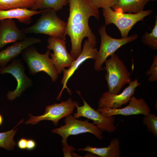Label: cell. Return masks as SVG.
Returning a JSON list of instances; mask_svg holds the SVG:
<instances>
[{
    "label": "cell",
    "instance_id": "277c9868",
    "mask_svg": "<svg viewBox=\"0 0 157 157\" xmlns=\"http://www.w3.org/2000/svg\"><path fill=\"white\" fill-rule=\"evenodd\" d=\"M50 54L49 50L44 54L39 53L33 45L27 47L21 53L22 60L26 63L30 74L44 72L50 76L52 82H55L58 78V74L49 57Z\"/></svg>",
    "mask_w": 157,
    "mask_h": 157
},
{
    "label": "cell",
    "instance_id": "9a60e30c",
    "mask_svg": "<svg viewBox=\"0 0 157 157\" xmlns=\"http://www.w3.org/2000/svg\"><path fill=\"white\" fill-rule=\"evenodd\" d=\"M26 34L19 29L13 19H5L0 21V51L4 46L24 39Z\"/></svg>",
    "mask_w": 157,
    "mask_h": 157
},
{
    "label": "cell",
    "instance_id": "d6986e66",
    "mask_svg": "<svg viewBox=\"0 0 157 157\" xmlns=\"http://www.w3.org/2000/svg\"><path fill=\"white\" fill-rule=\"evenodd\" d=\"M150 0H118L112 8L116 12L137 13L144 10Z\"/></svg>",
    "mask_w": 157,
    "mask_h": 157
},
{
    "label": "cell",
    "instance_id": "3957f363",
    "mask_svg": "<svg viewBox=\"0 0 157 157\" xmlns=\"http://www.w3.org/2000/svg\"><path fill=\"white\" fill-rule=\"evenodd\" d=\"M104 63V68L106 71L105 78L108 88V91L114 94H119L123 87L131 81V74L124 62L114 53Z\"/></svg>",
    "mask_w": 157,
    "mask_h": 157
},
{
    "label": "cell",
    "instance_id": "5bb4252c",
    "mask_svg": "<svg viewBox=\"0 0 157 157\" xmlns=\"http://www.w3.org/2000/svg\"><path fill=\"white\" fill-rule=\"evenodd\" d=\"M96 110L106 117L118 115L129 116L141 114L144 115L150 112L149 106L143 99H138L133 95L131 97L129 104L124 108H98Z\"/></svg>",
    "mask_w": 157,
    "mask_h": 157
},
{
    "label": "cell",
    "instance_id": "83f0119b",
    "mask_svg": "<svg viewBox=\"0 0 157 157\" xmlns=\"http://www.w3.org/2000/svg\"><path fill=\"white\" fill-rule=\"evenodd\" d=\"M27 140L24 138L20 139L17 142V145L18 148L23 150L26 149Z\"/></svg>",
    "mask_w": 157,
    "mask_h": 157
},
{
    "label": "cell",
    "instance_id": "9c48e42d",
    "mask_svg": "<svg viewBox=\"0 0 157 157\" xmlns=\"http://www.w3.org/2000/svg\"><path fill=\"white\" fill-rule=\"evenodd\" d=\"M76 101H72L71 98L60 103H54L46 106L44 113L42 115L35 116L28 114L30 117L25 122L26 124L35 125L43 120L51 121L57 126L58 122L62 118L73 113L76 107Z\"/></svg>",
    "mask_w": 157,
    "mask_h": 157
},
{
    "label": "cell",
    "instance_id": "cb8c5ba5",
    "mask_svg": "<svg viewBox=\"0 0 157 157\" xmlns=\"http://www.w3.org/2000/svg\"><path fill=\"white\" fill-rule=\"evenodd\" d=\"M142 123L145 125L147 131L157 137V117L154 113H149L144 115Z\"/></svg>",
    "mask_w": 157,
    "mask_h": 157
},
{
    "label": "cell",
    "instance_id": "e0dca14e",
    "mask_svg": "<svg viewBox=\"0 0 157 157\" xmlns=\"http://www.w3.org/2000/svg\"><path fill=\"white\" fill-rule=\"evenodd\" d=\"M44 10H34L25 8L0 10V21L6 19H16L20 23L28 25L31 22L33 16L40 14Z\"/></svg>",
    "mask_w": 157,
    "mask_h": 157
},
{
    "label": "cell",
    "instance_id": "5b68a950",
    "mask_svg": "<svg viewBox=\"0 0 157 157\" xmlns=\"http://www.w3.org/2000/svg\"><path fill=\"white\" fill-rule=\"evenodd\" d=\"M65 124L60 127L54 129L52 133H56L62 138V145L66 147L69 145L67 142L68 137L80 134L89 133L94 135L98 139L101 140L103 136V133L96 125L89 122V119L85 121L79 120L74 118L71 115L66 117L64 120Z\"/></svg>",
    "mask_w": 157,
    "mask_h": 157
},
{
    "label": "cell",
    "instance_id": "8fae6325",
    "mask_svg": "<svg viewBox=\"0 0 157 157\" xmlns=\"http://www.w3.org/2000/svg\"><path fill=\"white\" fill-rule=\"evenodd\" d=\"M47 42L48 50L53 52L50 54L52 62L57 74H60L65 68L69 67L75 60L67 50L65 40L50 37Z\"/></svg>",
    "mask_w": 157,
    "mask_h": 157
},
{
    "label": "cell",
    "instance_id": "30bf717a",
    "mask_svg": "<svg viewBox=\"0 0 157 157\" xmlns=\"http://www.w3.org/2000/svg\"><path fill=\"white\" fill-rule=\"evenodd\" d=\"M82 99L83 105L79 106L78 102L76 101L75 106L77 108L76 112L74 113L73 117L77 119L80 117H84L93 121V123L96 124L101 131H107L109 133H113L116 129L114 125L115 118L114 116L106 117L103 116L99 111L92 108L83 98L79 91H77Z\"/></svg>",
    "mask_w": 157,
    "mask_h": 157
},
{
    "label": "cell",
    "instance_id": "ffe728a7",
    "mask_svg": "<svg viewBox=\"0 0 157 157\" xmlns=\"http://www.w3.org/2000/svg\"><path fill=\"white\" fill-rule=\"evenodd\" d=\"M68 3V0H37L30 9L34 10L51 9L56 12Z\"/></svg>",
    "mask_w": 157,
    "mask_h": 157
},
{
    "label": "cell",
    "instance_id": "f1b7e54d",
    "mask_svg": "<svg viewBox=\"0 0 157 157\" xmlns=\"http://www.w3.org/2000/svg\"><path fill=\"white\" fill-rule=\"evenodd\" d=\"M36 146L35 141L33 139L27 140L26 149L31 150L34 149Z\"/></svg>",
    "mask_w": 157,
    "mask_h": 157
},
{
    "label": "cell",
    "instance_id": "7c38bea8",
    "mask_svg": "<svg viewBox=\"0 0 157 157\" xmlns=\"http://www.w3.org/2000/svg\"><path fill=\"white\" fill-rule=\"evenodd\" d=\"M138 79H136L131 81L129 85L120 93L114 94L105 91L100 98L98 104V108H118L129 102L135 94L136 88L140 85Z\"/></svg>",
    "mask_w": 157,
    "mask_h": 157
},
{
    "label": "cell",
    "instance_id": "7402d4cb",
    "mask_svg": "<svg viewBox=\"0 0 157 157\" xmlns=\"http://www.w3.org/2000/svg\"><path fill=\"white\" fill-rule=\"evenodd\" d=\"M24 120V119H21L18 124L12 130L0 133V147L8 151H11L14 149L16 144L13 138L18 129H14L18 125L23 122Z\"/></svg>",
    "mask_w": 157,
    "mask_h": 157
},
{
    "label": "cell",
    "instance_id": "d4e9b609",
    "mask_svg": "<svg viewBox=\"0 0 157 157\" xmlns=\"http://www.w3.org/2000/svg\"><path fill=\"white\" fill-rule=\"evenodd\" d=\"M146 74L149 76L148 80L150 82H154L157 80V56L155 55L149 70L146 71Z\"/></svg>",
    "mask_w": 157,
    "mask_h": 157
},
{
    "label": "cell",
    "instance_id": "ac0fdd59",
    "mask_svg": "<svg viewBox=\"0 0 157 157\" xmlns=\"http://www.w3.org/2000/svg\"><path fill=\"white\" fill-rule=\"evenodd\" d=\"M120 142L119 139L114 138L111 140L107 147L97 148L89 145L83 148L78 149V151H84L92 153L101 157H119L121 155Z\"/></svg>",
    "mask_w": 157,
    "mask_h": 157
},
{
    "label": "cell",
    "instance_id": "484cf974",
    "mask_svg": "<svg viewBox=\"0 0 157 157\" xmlns=\"http://www.w3.org/2000/svg\"><path fill=\"white\" fill-rule=\"evenodd\" d=\"M118 0H91L93 5L96 8H111L117 3Z\"/></svg>",
    "mask_w": 157,
    "mask_h": 157
},
{
    "label": "cell",
    "instance_id": "7a4b0ae2",
    "mask_svg": "<svg viewBox=\"0 0 157 157\" xmlns=\"http://www.w3.org/2000/svg\"><path fill=\"white\" fill-rule=\"evenodd\" d=\"M57 12L50 8L44 10L35 23L22 30L26 34H44L65 40L67 22L60 19L56 14Z\"/></svg>",
    "mask_w": 157,
    "mask_h": 157
},
{
    "label": "cell",
    "instance_id": "4316f807",
    "mask_svg": "<svg viewBox=\"0 0 157 157\" xmlns=\"http://www.w3.org/2000/svg\"><path fill=\"white\" fill-rule=\"evenodd\" d=\"M75 149V148L71 145L67 148H62V150L64 153V157H72V152Z\"/></svg>",
    "mask_w": 157,
    "mask_h": 157
},
{
    "label": "cell",
    "instance_id": "8992f818",
    "mask_svg": "<svg viewBox=\"0 0 157 157\" xmlns=\"http://www.w3.org/2000/svg\"><path fill=\"white\" fill-rule=\"evenodd\" d=\"M106 25L102 26L99 28V33L101 38V42L99 50L95 60L94 68L99 72L104 69L102 65L107 58L120 47L123 45L135 40L138 37L137 34L120 39L111 37L106 32Z\"/></svg>",
    "mask_w": 157,
    "mask_h": 157
},
{
    "label": "cell",
    "instance_id": "4fadbf2b",
    "mask_svg": "<svg viewBox=\"0 0 157 157\" xmlns=\"http://www.w3.org/2000/svg\"><path fill=\"white\" fill-rule=\"evenodd\" d=\"M98 51L97 49L94 47L89 39H88L85 41L82 50L79 56L72 62L68 69H64L63 70V76L61 83L63 85L57 98V100L60 99L62 92L65 89H66L69 94L71 95V90L67 85L68 80L80 65L85 60L88 59H92L95 60Z\"/></svg>",
    "mask_w": 157,
    "mask_h": 157
},
{
    "label": "cell",
    "instance_id": "ba28073f",
    "mask_svg": "<svg viewBox=\"0 0 157 157\" xmlns=\"http://www.w3.org/2000/svg\"><path fill=\"white\" fill-rule=\"evenodd\" d=\"M11 62L4 67H0V74L8 73L11 74L16 79L17 87L13 91L8 92L7 98L13 101L19 97L27 88L33 85L31 79L27 76L25 73V67L21 60L14 58Z\"/></svg>",
    "mask_w": 157,
    "mask_h": 157
},
{
    "label": "cell",
    "instance_id": "44dd1931",
    "mask_svg": "<svg viewBox=\"0 0 157 157\" xmlns=\"http://www.w3.org/2000/svg\"><path fill=\"white\" fill-rule=\"evenodd\" d=\"M37 0H0V10L31 9Z\"/></svg>",
    "mask_w": 157,
    "mask_h": 157
},
{
    "label": "cell",
    "instance_id": "603a6c76",
    "mask_svg": "<svg viewBox=\"0 0 157 157\" xmlns=\"http://www.w3.org/2000/svg\"><path fill=\"white\" fill-rule=\"evenodd\" d=\"M141 41L152 50H157V17L155 16V24L151 32L148 33L145 32L142 36Z\"/></svg>",
    "mask_w": 157,
    "mask_h": 157
},
{
    "label": "cell",
    "instance_id": "2e32d148",
    "mask_svg": "<svg viewBox=\"0 0 157 157\" xmlns=\"http://www.w3.org/2000/svg\"><path fill=\"white\" fill-rule=\"evenodd\" d=\"M42 42L41 39L33 37H26L24 39L14 43L0 51V67H4L8 63L21 54L27 47Z\"/></svg>",
    "mask_w": 157,
    "mask_h": 157
},
{
    "label": "cell",
    "instance_id": "6da1fadb",
    "mask_svg": "<svg viewBox=\"0 0 157 157\" xmlns=\"http://www.w3.org/2000/svg\"><path fill=\"white\" fill-rule=\"evenodd\" d=\"M68 3L67 34L71 43L70 54L75 60L81 52L82 42L85 38H88L95 47L96 37L89 26L88 21L91 16L99 20L100 14L98 9L93 5L91 0H68Z\"/></svg>",
    "mask_w": 157,
    "mask_h": 157
},
{
    "label": "cell",
    "instance_id": "f546056e",
    "mask_svg": "<svg viewBox=\"0 0 157 157\" xmlns=\"http://www.w3.org/2000/svg\"><path fill=\"white\" fill-rule=\"evenodd\" d=\"M3 121V119L2 115L0 114V126L2 125Z\"/></svg>",
    "mask_w": 157,
    "mask_h": 157
},
{
    "label": "cell",
    "instance_id": "52a82bcc",
    "mask_svg": "<svg viewBox=\"0 0 157 157\" xmlns=\"http://www.w3.org/2000/svg\"><path fill=\"white\" fill-rule=\"evenodd\" d=\"M152 10H144L137 13H125L116 12L111 8H103V15L105 24H115L119 30L122 38L128 36V33L133 26L139 21H142L146 17L150 15Z\"/></svg>",
    "mask_w": 157,
    "mask_h": 157
}]
</instances>
